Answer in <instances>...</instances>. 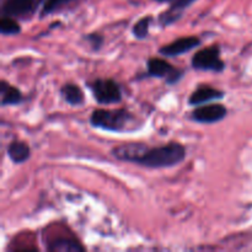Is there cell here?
<instances>
[{
    "label": "cell",
    "mask_w": 252,
    "mask_h": 252,
    "mask_svg": "<svg viewBox=\"0 0 252 252\" xmlns=\"http://www.w3.org/2000/svg\"><path fill=\"white\" fill-rule=\"evenodd\" d=\"M0 96H1V100H0L1 106L17 105L22 100V94L20 93L19 89H16L12 85H9L4 80L0 83Z\"/></svg>",
    "instance_id": "8fae6325"
},
{
    "label": "cell",
    "mask_w": 252,
    "mask_h": 252,
    "mask_svg": "<svg viewBox=\"0 0 252 252\" xmlns=\"http://www.w3.org/2000/svg\"><path fill=\"white\" fill-rule=\"evenodd\" d=\"M30 154H31V150L29 145L24 142H12L7 147V155L15 164H22L27 161L30 159Z\"/></svg>",
    "instance_id": "7c38bea8"
},
{
    "label": "cell",
    "mask_w": 252,
    "mask_h": 252,
    "mask_svg": "<svg viewBox=\"0 0 252 252\" xmlns=\"http://www.w3.org/2000/svg\"><path fill=\"white\" fill-rule=\"evenodd\" d=\"M199 44H201V39L198 37H182V38L174 41L172 43L161 47L159 52L160 54L165 57H176L192 51Z\"/></svg>",
    "instance_id": "52a82bcc"
},
{
    "label": "cell",
    "mask_w": 252,
    "mask_h": 252,
    "mask_svg": "<svg viewBox=\"0 0 252 252\" xmlns=\"http://www.w3.org/2000/svg\"><path fill=\"white\" fill-rule=\"evenodd\" d=\"M159 2H169L171 5L169 10L166 12L161 15L160 17V22H161L164 26H167V25L172 24V22L176 21L177 19H180L181 16L182 10L186 9L187 6L192 4L196 0H157Z\"/></svg>",
    "instance_id": "30bf717a"
},
{
    "label": "cell",
    "mask_w": 252,
    "mask_h": 252,
    "mask_svg": "<svg viewBox=\"0 0 252 252\" xmlns=\"http://www.w3.org/2000/svg\"><path fill=\"white\" fill-rule=\"evenodd\" d=\"M61 95L65 100L66 103L71 106H80L84 103V93L79 86L74 85V84H65L63 88L61 89Z\"/></svg>",
    "instance_id": "4fadbf2b"
},
{
    "label": "cell",
    "mask_w": 252,
    "mask_h": 252,
    "mask_svg": "<svg viewBox=\"0 0 252 252\" xmlns=\"http://www.w3.org/2000/svg\"><path fill=\"white\" fill-rule=\"evenodd\" d=\"M226 108L220 103H211L197 107L191 113V118L198 123H217L226 117Z\"/></svg>",
    "instance_id": "8992f818"
},
{
    "label": "cell",
    "mask_w": 252,
    "mask_h": 252,
    "mask_svg": "<svg viewBox=\"0 0 252 252\" xmlns=\"http://www.w3.org/2000/svg\"><path fill=\"white\" fill-rule=\"evenodd\" d=\"M86 39L91 43V46L95 49H98L101 47V43H102V37L100 34H88L86 36Z\"/></svg>",
    "instance_id": "ac0fdd59"
},
{
    "label": "cell",
    "mask_w": 252,
    "mask_h": 252,
    "mask_svg": "<svg viewBox=\"0 0 252 252\" xmlns=\"http://www.w3.org/2000/svg\"><path fill=\"white\" fill-rule=\"evenodd\" d=\"M93 91L95 100L100 105L118 103L122 100V91L120 85L112 79H97L94 83L88 84Z\"/></svg>",
    "instance_id": "3957f363"
},
{
    "label": "cell",
    "mask_w": 252,
    "mask_h": 252,
    "mask_svg": "<svg viewBox=\"0 0 252 252\" xmlns=\"http://www.w3.org/2000/svg\"><path fill=\"white\" fill-rule=\"evenodd\" d=\"M192 66L198 70L223 71L225 69V64L220 58L219 46L214 44L209 48H204L197 52L192 58Z\"/></svg>",
    "instance_id": "277c9868"
},
{
    "label": "cell",
    "mask_w": 252,
    "mask_h": 252,
    "mask_svg": "<svg viewBox=\"0 0 252 252\" xmlns=\"http://www.w3.org/2000/svg\"><path fill=\"white\" fill-rule=\"evenodd\" d=\"M64 1H68V0H46L43 5V12L44 14L52 12L54 9H57L59 5L63 4Z\"/></svg>",
    "instance_id": "e0dca14e"
},
{
    "label": "cell",
    "mask_w": 252,
    "mask_h": 252,
    "mask_svg": "<svg viewBox=\"0 0 252 252\" xmlns=\"http://www.w3.org/2000/svg\"><path fill=\"white\" fill-rule=\"evenodd\" d=\"M223 97V91L212 88V86H201L192 93L189 98V103L191 106H201L213 100H220Z\"/></svg>",
    "instance_id": "9c48e42d"
},
{
    "label": "cell",
    "mask_w": 252,
    "mask_h": 252,
    "mask_svg": "<svg viewBox=\"0 0 252 252\" xmlns=\"http://www.w3.org/2000/svg\"><path fill=\"white\" fill-rule=\"evenodd\" d=\"M51 251H81L84 250L83 246L76 241L70 240V239H57L49 245Z\"/></svg>",
    "instance_id": "5bb4252c"
},
{
    "label": "cell",
    "mask_w": 252,
    "mask_h": 252,
    "mask_svg": "<svg viewBox=\"0 0 252 252\" xmlns=\"http://www.w3.org/2000/svg\"><path fill=\"white\" fill-rule=\"evenodd\" d=\"M186 158V149L180 143H170L157 148H147L142 155L134 161L140 166L150 169H162L171 167L184 161Z\"/></svg>",
    "instance_id": "6da1fadb"
},
{
    "label": "cell",
    "mask_w": 252,
    "mask_h": 252,
    "mask_svg": "<svg viewBox=\"0 0 252 252\" xmlns=\"http://www.w3.org/2000/svg\"><path fill=\"white\" fill-rule=\"evenodd\" d=\"M0 32L2 34H7V36H14V34L21 32V27L12 17L4 16L0 21Z\"/></svg>",
    "instance_id": "9a60e30c"
},
{
    "label": "cell",
    "mask_w": 252,
    "mask_h": 252,
    "mask_svg": "<svg viewBox=\"0 0 252 252\" xmlns=\"http://www.w3.org/2000/svg\"><path fill=\"white\" fill-rule=\"evenodd\" d=\"M34 0H6L2 6V14L9 17H25L32 14Z\"/></svg>",
    "instance_id": "ba28073f"
},
{
    "label": "cell",
    "mask_w": 252,
    "mask_h": 252,
    "mask_svg": "<svg viewBox=\"0 0 252 252\" xmlns=\"http://www.w3.org/2000/svg\"><path fill=\"white\" fill-rule=\"evenodd\" d=\"M148 74L154 78H162L167 84L174 85L184 75V71L174 68L169 62L161 58H150L148 61Z\"/></svg>",
    "instance_id": "5b68a950"
},
{
    "label": "cell",
    "mask_w": 252,
    "mask_h": 252,
    "mask_svg": "<svg viewBox=\"0 0 252 252\" xmlns=\"http://www.w3.org/2000/svg\"><path fill=\"white\" fill-rule=\"evenodd\" d=\"M153 21L152 16H145L143 19H140L137 24L133 26V34H134L137 38L143 39L148 36L150 29V24Z\"/></svg>",
    "instance_id": "2e32d148"
},
{
    "label": "cell",
    "mask_w": 252,
    "mask_h": 252,
    "mask_svg": "<svg viewBox=\"0 0 252 252\" xmlns=\"http://www.w3.org/2000/svg\"><path fill=\"white\" fill-rule=\"evenodd\" d=\"M134 122V117L127 110H96L90 117L93 127L111 132L127 130Z\"/></svg>",
    "instance_id": "7a4b0ae2"
}]
</instances>
